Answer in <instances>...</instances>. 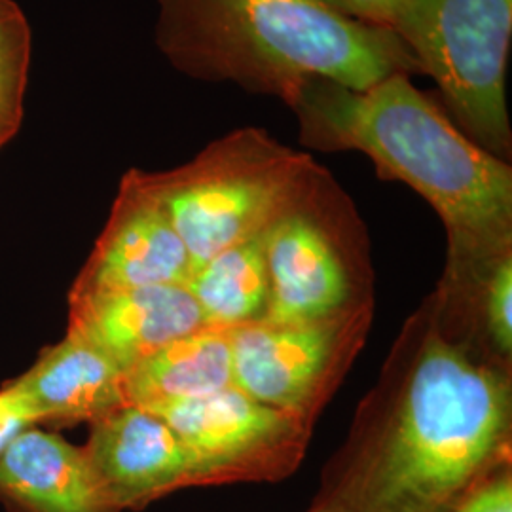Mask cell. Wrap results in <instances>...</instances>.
<instances>
[{"label":"cell","mask_w":512,"mask_h":512,"mask_svg":"<svg viewBox=\"0 0 512 512\" xmlns=\"http://www.w3.org/2000/svg\"><path fill=\"white\" fill-rule=\"evenodd\" d=\"M512 461V370L412 311L306 512H444Z\"/></svg>","instance_id":"1"},{"label":"cell","mask_w":512,"mask_h":512,"mask_svg":"<svg viewBox=\"0 0 512 512\" xmlns=\"http://www.w3.org/2000/svg\"><path fill=\"white\" fill-rule=\"evenodd\" d=\"M302 147L361 152L385 181L412 188L446 232L437 293L454 302L512 256V167L459 131L408 74L366 90L311 80L287 105Z\"/></svg>","instance_id":"2"},{"label":"cell","mask_w":512,"mask_h":512,"mask_svg":"<svg viewBox=\"0 0 512 512\" xmlns=\"http://www.w3.org/2000/svg\"><path fill=\"white\" fill-rule=\"evenodd\" d=\"M154 40L184 76L228 82L285 105L311 80L366 90L421 74L389 29L348 18L325 0H156Z\"/></svg>","instance_id":"3"},{"label":"cell","mask_w":512,"mask_h":512,"mask_svg":"<svg viewBox=\"0 0 512 512\" xmlns=\"http://www.w3.org/2000/svg\"><path fill=\"white\" fill-rule=\"evenodd\" d=\"M313 162L266 129L239 128L190 162L139 177L164 207L192 260V272L222 251L260 236Z\"/></svg>","instance_id":"4"},{"label":"cell","mask_w":512,"mask_h":512,"mask_svg":"<svg viewBox=\"0 0 512 512\" xmlns=\"http://www.w3.org/2000/svg\"><path fill=\"white\" fill-rule=\"evenodd\" d=\"M270 275L264 321H296L374 300L368 226L353 198L315 158L262 232Z\"/></svg>","instance_id":"5"},{"label":"cell","mask_w":512,"mask_h":512,"mask_svg":"<svg viewBox=\"0 0 512 512\" xmlns=\"http://www.w3.org/2000/svg\"><path fill=\"white\" fill-rule=\"evenodd\" d=\"M387 29L435 80L440 105L459 131L511 164L512 0H399Z\"/></svg>","instance_id":"6"},{"label":"cell","mask_w":512,"mask_h":512,"mask_svg":"<svg viewBox=\"0 0 512 512\" xmlns=\"http://www.w3.org/2000/svg\"><path fill=\"white\" fill-rule=\"evenodd\" d=\"M376 302L230 330L234 385L315 427L365 348Z\"/></svg>","instance_id":"7"},{"label":"cell","mask_w":512,"mask_h":512,"mask_svg":"<svg viewBox=\"0 0 512 512\" xmlns=\"http://www.w3.org/2000/svg\"><path fill=\"white\" fill-rule=\"evenodd\" d=\"M162 416L200 465L203 488L281 482L308 454L313 425L236 385L202 399L147 408Z\"/></svg>","instance_id":"8"},{"label":"cell","mask_w":512,"mask_h":512,"mask_svg":"<svg viewBox=\"0 0 512 512\" xmlns=\"http://www.w3.org/2000/svg\"><path fill=\"white\" fill-rule=\"evenodd\" d=\"M110 499L143 511L165 495L203 488L200 465L177 431L156 412L126 404L90 423L82 446Z\"/></svg>","instance_id":"9"},{"label":"cell","mask_w":512,"mask_h":512,"mask_svg":"<svg viewBox=\"0 0 512 512\" xmlns=\"http://www.w3.org/2000/svg\"><path fill=\"white\" fill-rule=\"evenodd\" d=\"M190 275L192 260L183 239L141 181L139 169H129L69 296L186 285Z\"/></svg>","instance_id":"10"},{"label":"cell","mask_w":512,"mask_h":512,"mask_svg":"<svg viewBox=\"0 0 512 512\" xmlns=\"http://www.w3.org/2000/svg\"><path fill=\"white\" fill-rule=\"evenodd\" d=\"M203 327L202 310L186 285L69 296L67 332L101 351L122 372Z\"/></svg>","instance_id":"11"},{"label":"cell","mask_w":512,"mask_h":512,"mask_svg":"<svg viewBox=\"0 0 512 512\" xmlns=\"http://www.w3.org/2000/svg\"><path fill=\"white\" fill-rule=\"evenodd\" d=\"M0 499L14 512H124L82 446L31 427L0 456Z\"/></svg>","instance_id":"12"},{"label":"cell","mask_w":512,"mask_h":512,"mask_svg":"<svg viewBox=\"0 0 512 512\" xmlns=\"http://www.w3.org/2000/svg\"><path fill=\"white\" fill-rule=\"evenodd\" d=\"M10 384L37 410L40 423H92L126 406L124 372L101 351L67 332Z\"/></svg>","instance_id":"13"},{"label":"cell","mask_w":512,"mask_h":512,"mask_svg":"<svg viewBox=\"0 0 512 512\" xmlns=\"http://www.w3.org/2000/svg\"><path fill=\"white\" fill-rule=\"evenodd\" d=\"M234 385L230 330L203 327L169 342L124 372L126 404L158 408Z\"/></svg>","instance_id":"14"},{"label":"cell","mask_w":512,"mask_h":512,"mask_svg":"<svg viewBox=\"0 0 512 512\" xmlns=\"http://www.w3.org/2000/svg\"><path fill=\"white\" fill-rule=\"evenodd\" d=\"M186 287L196 298L207 327L234 330L262 323L270 306L262 234L207 260L192 272Z\"/></svg>","instance_id":"15"},{"label":"cell","mask_w":512,"mask_h":512,"mask_svg":"<svg viewBox=\"0 0 512 512\" xmlns=\"http://www.w3.org/2000/svg\"><path fill=\"white\" fill-rule=\"evenodd\" d=\"M31 65V27L14 0H0V148L21 126Z\"/></svg>","instance_id":"16"},{"label":"cell","mask_w":512,"mask_h":512,"mask_svg":"<svg viewBox=\"0 0 512 512\" xmlns=\"http://www.w3.org/2000/svg\"><path fill=\"white\" fill-rule=\"evenodd\" d=\"M444 512H512V461L480 478Z\"/></svg>","instance_id":"17"},{"label":"cell","mask_w":512,"mask_h":512,"mask_svg":"<svg viewBox=\"0 0 512 512\" xmlns=\"http://www.w3.org/2000/svg\"><path fill=\"white\" fill-rule=\"evenodd\" d=\"M37 425H40V418L33 404L8 382L0 389V456L23 431Z\"/></svg>","instance_id":"18"},{"label":"cell","mask_w":512,"mask_h":512,"mask_svg":"<svg viewBox=\"0 0 512 512\" xmlns=\"http://www.w3.org/2000/svg\"><path fill=\"white\" fill-rule=\"evenodd\" d=\"M334 10L348 18L359 19L387 29L393 8L399 0H325Z\"/></svg>","instance_id":"19"}]
</instances>
